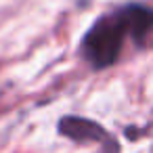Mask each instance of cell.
Here are the masks:
<instances>
[{
	"instance_id": "6da1fadb",
	"label": "cell",
	"mask_w": 153,
	"mask_h": 153,
	"mask_svg": "<svg viewBox=\"0 0 153 153\" xmlns=\"http://www.w3.org/2000/svg\"><path fill=\"white\" fill-rule=\"evenodd\" d=\"M153 32V9L140 2H128L101 15L84 34L80 53L92 69H107L120 59L124 42L132 38L143 46Z\"/></svg>"
},
{
	"instance_id": "7a4b0ae2",
	"label": "cell",
	"mask_w": 153,
	"mask_h": 153,
	"mask_svg": "<svg viewBox=\"0 0 153 153\" xmlns=\"http://www.w3.org/2000/svg\"><path fill=\"white\" fill-rule=\"evenodd\" d=\"M59 132L76 143H101L107 147L109 153L117 151V145L109 138L105 128L88 117H76V115H65L59 120Z\"/></svg>"
}]
</instances>
